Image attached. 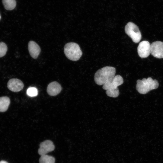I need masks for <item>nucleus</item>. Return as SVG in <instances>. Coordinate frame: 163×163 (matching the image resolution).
<instances>
[{"label":"nucleus","instance_id":"nucleus-1","mask_svg":"<svg viewBox=\"0 0 163 163\" xmlns=\"http://www.w3.org/2000/svg\"><path fill=\"white\" fill-rule=\"evenodd\" d=\"M116 69L112 66H107L98 70L94 75L95 83L99 85H103L115 76Z\"/></svg>","mask_w":163,"mask_h":163},{"label":"nucleus","instance_id":"nucleus-2","mask_svg":"<svg viewBox=\"0 0 163 163\" xmlns=\"http://www.w3.org/2000/svg\"><path fill=\"white\" fill-rule=\"evenodd\" d=\"M136 89L138 92L142 94L148 93L150 91L157 89L159 84L156 79L153 80L151 77L143 78L136 82Z\"/></svg>","mask_w":163,"mask_h":163},{"label":"nucleus","instance_id":"nucleus-3","mask_svg":"<svg viewBox=\"0 0 163 163\" xmlns=\"http://www.w3.org/2000/svg\"><path fill=\"white\" fill-rule=\"evenodd\" d=\"M64 50L67 58L73 61L79 60L82 54L79 45L77 43L73 42L66 43L64 46Z\"/></svg>","mask_w":163,"mask_h":163},{"label":"nucleus","instance_id":"nucleus-4","mask_svg":"<svg viewBox=\"0 0 163 163\" xmlns=\"http://www.w3.org/2000/svg\"><path fill=\"white\" fill-rule=\"evenodd\" d=\"M125 33L135 43H139L142 38L141 32L138 27L132 22H129L125 27Z\"/></svg>","mask_w":163,"mask_h":163},{"label":"nucleus","instance_id":"nucleus-5","mask_svg":"<svg viewBox=\"0 0 163 163\" xmlns=\"http://www.w3.org/2000/svg\"><path fill=\"white\" fill-rule=\"evenodd\" d=\"M123 83V80L122 77L120 75H117L103 85L102 88L106 90L116 89Z\"/></svg>","mask_w":163,"mask_h":163},{"label":"nucleus","instance_id":"nucleus-6","mask_svg":"<svg viewBox=\"0 0 163 163\" xmlns=\"http://www.w3.org/2000/svg\"><path fill=\"white\" fill-rule=\"evenodd\" d=\"M137 52L141 58L147 57L151 53V45L149 42L146 40L140 42L137 47Z\"/></svg>","mask_w":163,"mask_h":163},{"label":"nucleus","instance_id":"nucleus-7","mask_svg":"<svg viewBox=\"0 0 163 163\" xmlns=\"http://www.w3.org/2000/svg\"><path fill=\"white\" fill-rule=\"evenodd\" d=\"M151 53L154 57L163 58V42L156 41L151 45Z\"/></svg>","mask_w":163,"mask_h":163},{"label":"nucleus","instance_id":"nucleus-8","mask_svg":"<svg viewBox=\"0 0 163 163\" xmlns=\"http://www.w3.org/2000/svg\"><path fill=\"white\" fill-rule=\"evenodd\" d=\"M54 149L53 142L50 140H46L40 144L38 153L41 156L53 151Z\"/></svg>","mask_w":163,"mask_h":163},{"label":"nucleus","instance_id":"nucleus-9","mask_svg":"<svg viewBox=\"0 0 163 163\" xmlns=\"http://www.w3.org/2000/svg\"><path fill=\"white\" fill-rule=\"evenodd\" d=\"M24 87L23 82L17 78H12L7 83L8 89L12 91L18 92L22 89Z\"/></svg>","mask_w":163,"mask_h":163},{"label":"nucleus","instance_id":"nucleus-10","mask_svg":"<svg viewBox=\"0 0 163 163\" xmlns=\"http://www.w3.org/2000/svg\"><path fill=\"white\" fill-rule=\"evenodd\" d=\"M62 89L60 85L56 81L50 83L47 88V92L50 96H55L60 93Z\"/></svg>","mask_w":163,"mask_h":163},{"label":"nucleus","instance_id":"nucleus-11","mask_svg":"<svg viewBox=\"0 0 163 163\" xmlns=\"http://www.w3.org/2000/svg\"><path fill=\"white\" fill-rule=\"evenodd\" d=\"M28 50L30 55L34 59H36L38 57L41 51L40 46L33 41L29 42Z\"/></svg>","mask_w":163,"mask_h":163},{"label":"nucleus","instance_id":"nucleus-12","mask_svg":"<svg viewBox=\"0 0 163 163\" xmlns=\"http://www.w3.org/2000/svg\"><path fill=\"white\" fill-rule=\"evenodd\" d=\"M10 103L9 98L7 96L0 97V112H4L8 110Z\"/></svg>","mask_w":163,"mask_h":163},{"label":"nucleus","instance_id":"nucleus-13","mask_svg":"<svg viewBox=\"0 0 163 163\" xmlns=\"http://www.w3.org/2000/svg\"><path fill=\"white\" fill-rule=\"evenodd\" d=\"M2 3L5 8L8 10H11L16 7L15 0H2Z\"/></svg>","mask_w":163,"mask_h":163},{"label":"nucleus","instance_id":"nucleus-14","mask_svg":"<svg viewBox=\"0 0 163 163\" xmlns=\"http://www.w3.org/2000/svg\"><path fill=\"white\" fill-rule=\"evenodd\" d=\"M39 162V163H55V159L52 156L45 154L41 156Z\"/></svg>","mask_w":163,"mask_h":163},{"label":"nucleus","instance_id":"nucleus-15","mask_svg":"<svg viewBox=\"0 0 163 163\" xmlns=\"http://www.w3.org/2000/svg\"><path fill=\"white\" fill-rule=\"evenodd\" d=\"M106 93L107 96L114 98L118 97L120 94L118 88L107 90L106 91Z\"/></svg>","mask_w":163,"mask_h":163},{"label":"nucleus","instance_id":"nucleus-16","mask_svg":"<svg viewBox=\"0 0 163 163\" xmlns=\"http://www.w3.org/2000/svg\"><path fill=\"white\" fill-rule=\"evenodd\" d=\"M7 46L5 43L0 42V58L4 56L7 51Z\"/></svg>","mask_w":163,"mask_h":163},{"label":"nucleus","instance_id":"nucleus-17","mask_svg":"<svg viewBox=\"0 0 163 163\" xmlns=\"http://www.w3.org/2000/svg\"><path fill=\"white\" fill-rule=\"evenodd\" d=\"M27 94L28 95L31 97H35L38 94V91L36 88L30 87L27 89Z\"/></svg>","mask_w":163,"mask_h":163},{"label":"nucleus","instance_id":"nucleus-18","mask_svg":"<svg viewBox=\"0 0 163 163\" xmlns=\"http://www.w3.org/2000/svg\"><path fill=\"white\" fill-rule=\"evenodd\" d=\"M0 163H8L5 161H0Z\"/></svg>","mask_w":163,"mask_h":163},{"label":"nucleus","instance_id":"nucleus-19","mask_svg":"<svg viewBox=\"0 0 163 163\" xmlns=\"http://www.w3.org/2000/svg\"><path fill=\"white\" fill-rule=\"evenodd\" d=\"M1 17L0 14V19H1Z\"/></svg>","mask_w":163,"mask_h":163}]
</instances>
